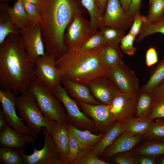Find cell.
Masks as SVG:
<instances>
[{"label":"cell","instance_id":"obj_1","mask_svg":"<svg viewBox=\"0 0 164 164\" xmlns=\"http://www.w3.org/2000/svg\"><path fill=\"white\" fill-rule=\"evenodd\" d=\"M39 1L36 5L46 53L57 59L67 50L63 40L67 26L76 14L86 11L78 0Z\"/></svg>","mask_w":164,"mask_h":164},{"label":"cell","instance_id":"obj_2","mask_svg":"<svg viewBox=\"0 0 164 164\" xmlns=\"http://www.w3.org/2000/svg\"><path fill=\"white\" fill-rule=\"evenodd\" d=\"M36 78L20 34H9L0 45L1 88L21 94L29 91Z\"/></svg>","mask_w":164,"mask_h":164},{"label":"cell","instance_id":"obj_3","mask_svg":"<svg viewBox=\"0 0 164 164\" xmlns=\"http://www.w3.org/2000/svg\"><path fill=\"white\" fill-rule=\"evenodd\" d=\"M103 46L89 50L78 47L68 49L56 59L61 79L87 85L98 77L107 76L109 69L102 60Z\"/></svg>","mask_w":164,"mask_h":164},{"label":"cell","instance_id":"obj_4","mask_svg":"<svg viewBox=\"0 0 164 164\" xmlns=\"http://www.w3.org/2000/svg\"><path fill=\"white\" fill-rule=\"evenodd\" d=\"M29 91L34 96L37 106L46 119L59 124L68 122L65 108L53 91L37 78L32 83Z\"/></svg>","mask_w":164,"mask_h":164},{"label":"cell","instance_id":"obj_5","mask_svg":"<svg viewBox=\"0 0 164 164\" xmlns=\"http://www.w3.org/2000/svg\"><path fill=\"white\" fill-rule=\"evenodd\" d=\"M16 106L20 118L33 133L38 135L43 127L50 131L49 120L44 116L34 96L29 91L16 98Z\"/></svg>","mask_w":164,"mask_h":164},{"label":"cell","instance_id":"obj_6","mask_svg":"<svg viewBox=\"0 0 164 164\" xmlns=\"http://www.w3.org/2000/svg\"><path fill=\"white\" fill-rule=\"evenodd\" d=\"M44 144L43 148L38 150L34 147L32 154H25L23 149L21 153L25 164H63L59 153L51 133L43 127Z\"/></svg>","mask_w":164,"mask_h":164},{"label":"cell","instance_id":"obj_7","mask_svg":"<svg viewBox=\"0 0 164 164\" xmlns=\"http://www.w3.org/2000/svg\"><path fill=\"white\" fill-rule=\"evenodd\" d=\"M53 92L66 110L68 121L80 128L91 130L96 128L93 120L82 112L78 104L70 96L66 89L60 84L56 86Z\"/></svg>","mask_w":164,"mask_h":164},{"label":"cell","instance_id":"obj_8","mask_svg":"<svg viewBox=\"0 0 164 164\" xmlns=\"http://www.w3.org/2000/svg\"><path fill=\"white\" fill-rule=\"evenodd\" d=\"M36 78L53 91L61 83V77L57 68L56 59L46 53L36 59L34 64Z\"/></svg>","mask_w":164,"mask_h":164},{"label":"cell","instance_id":"obj_9","mask_svg":"<svg viewBox=\"0 0 164 164\" xmlns=\"http://www.w3.org/2000/svg\"><path fill=\"white\" fill-rule=\"evenodd\" d=\"M107 76L119 91L132 94L138 93L140 91L135 73L122 60L117 66L109 69Z\"/></svg>","mask_w":164,"mask_h":164},{"label":"cell","instance_id":"obj_10","mask_svg":"<svg viewBox=\"0 0 164 164\" xmlns=\"http://www.w3.org/2000/svg\"><path fill=\"white\" fill-rule=\"evenodd\" d=\"M20 35L28 58L33 65L37 58L46 53L40 24H30L20 29Z\"/></svg>","mask_w":164,"mask_h":164},{"label":"cell","instance_id":"obj_11","mask_svg":"<svg viewBox=\"0 0 164 164\" xmlns=\"http://www.w3.org/2000/svg\"><path fill=\"white\" fill-rule=\"evenodd\" d=\"M83 14H76L66 29L63 40L67 50L74 47H80L85 40L93 33L90 21Z\"/></svg>","mask_w":164,"mask_h":164},{"label":"cell","instance_id":"obj_12","mask_svg":"<svg viewBox=\"0 0 164 164\" xmlns=\"http://www.w3.org/2000/svg\"><path fill=\"white\" fill-rule=\"evenodd\" d=\"M133 19L119 0H108L100 28L110 27L125 31L130 29Z\"/></svg>","mask_w":164,"mask_h":164},{"label":"cell","instance_id":"obj_13","mask_svg":"<svg viewBox=\"0 0 164 164\" xmlns=\"http://www.w3.org/2000/svg\"><path fill=\"white\" fill-rule=\"evenodd\" d=\"M10 90L1 88L0 89V101L8 123L15 131L33 136L36 138L38 135L33 133L24 124L16 112V98Z\"/></svg>","mask_w":164,"mask_h":164},{"label":"cell","instance_id":"obj_14","mask_svg":"<svg viewBox=\"0 0 164 164\" xmlns=\"http://www.w3.org/2000/svg\"><path fill=\"white\" fill-rule=\"evenodd\" d=\"M138 93L128 94L118 91L109 105L115 121H125L135 116Z\"/></svg>","mask_w":164,"mask_h":164},{"label":"cell","instance_id":"obj_15","mask_svg":"<svg viewBox=\"0 0 164 164\" xmlns=\"http://www.w3.org/2000/svg\"><path fill=\"white\" fill-rule=\"evenodd\" d=\"M77 102L85 113L93 120L96 128L100 130H105L115 121L109 105L92 104Z\"/></svg>","mask_w":164,"mask_h":164},{"label":"cell","instance_id":"obj_16","mask_svg":"<svg viewBox=\"0 0 164 164\" xmlns=\"http://www.w3.org/2000/svg\"><path fill=\"white\" fill-rule=\"evenodd\" d=\"M102 104L110 105L119 91L107 76L98 77L86 85Z\"/></svg>","mask_w":164,"mask_h":164},{"label":"cell","instance_id":"obj_17","mask_svg":"<svg viewBox=\"0 0 164 164\" xmlns=\"http://www.w3.org/2000/svg\"><path fill=\"white\" fill-rule=\"evenodd\" d=\"M49 120L50 125L49 132L52 136L63 164H66L69 152L67 123L59 124Z\"/></svg>","mask_w":164,"mask_h":164},{"label":"cell","instance_id":"obj_18","mask_svg":"<svg viewBox=\"0 0 164 164\" xmlns=\"http://www.w3.org/2000/svg\"><path fill=\"white\" fill-rule=\"evenodd\" d=\"M35 138L32 136L15 131L9 125L0 130L1 146L22 149L27 144L34 143Z\"/></svg>","mask_w":164,"mask_h":164},{"label":"cell","instance_id":"obj_19","mask_svg":"<svg viewBox=\"0 0 164 164\" xmlns=\"http://www.w3.org/2000/svg\"><path fill=\"white\" fill-rule=\"evenodd\" d=\"M61 83L77 102L92 104H101L94 97L86 85L63 78L61 79Z\"/></svg>","mask_w":164,"mask_h":164},{"label":"cell","instance_id":"obj_20","mask_svg":"<svg viewBox=\"0 0 164 164\" xmlns=\"http://www.w3.org/2000/svg\"><path fill=\"white\" fill-rule=\"evenodd\" d=\"M67 127L68 131L77 142L80 151L92 149L101 140L104 134L101 133L95 135L87 130H81L68 122Z\"/></svg>","mask_w":164,"mask_h":164},{"label":"cell","instance_id":"obj_21","mask_svg":"<svg viewBox=\"0 0 164 164\" xmlns=\"http://www.w3.org/2000/svg\"><path fill=\"white\" fill-rule=\"evenodd\" d=\"M139 135H132L125 131L109 146L107 152V156L111 157L131 150L139 142L141 138Z\"/></svg>","mask_w":164,"mask_h":164},{"label":"cell","instance_id":"obj_22","mask_svg":"<svg viewBox=\"0 0 164 164\" xmlns=\"http://www.w3.org/2000/svg\"><path fill=\"white\" fill-rule=\"evenodd\" d=\"M125 131V126L123 121L117 122L107 130L101 140L92 149L97 156H100L108 147L121 134Z\"/></svg>","mask_w":164,"mask_h":164},{"label":"cell","instance_id":"obj_23","mask_svg":"<svg viewBox=\"0 0 164 164\" xmlns=\"http://www.w3.org/2000/svg\"><path fill=\"white\" fill-rule=\"evenodd\" d=\"M6 11L12 22L18 29H22L30 24L22 0L17 1L12 8H6Z\"/></svg>","mask_w":164,"mask_h":164},{"label":"cell","instance_id":"obj_24","mask_svg":"<svg viewBox=\"0 0 164 164\" xmlns=\"http://www.w3.org/2000/svg\"><path fill=\"white\" fill-rule=\"evenodd\" d=\"M153 120L148 118L134 117L123 121L125 131L132 135H144L146 133Z\"/></svg>","mask_w":164,"mask_h":164},{"label":"cell","instance_id":"obj_25","mask_svg":"<svg viewBox=\"0 0 164 164\" xmlns=\"http://www.w3.org/2000/svg\"><path fill=\"white\" fill-rule=\"evenodd\" d=\"M80 2L89 13L91 30L94 33L99 30L103 14L99 8L96 0H81Z\"/></svg>","mask_w":164,"mask_h":164},{"label":"cell","instance_id":"obj_26","mask_svg":"<svg viewBox=\"0 0 164 164\" xmlns=\"http://www.w3.org/2000/svg\"><path fill=\"white\" fill-rule=\"evenodd\" d=\"M164 80V52L163 59L160 61L151 73L147 83L140 88V91L151 93Z\"/></svg>","mask_w":164,"mask_h":164},{"label":"cell","instance_id":"obj_27","mask_svg":"<svg viewBox=\"0 0 164 164\" xmlns=\"http://www.w3.org/2000/svg\"><path fill=\"white\" fill-rule=\"evenodd\" d=\"M102 56L104 63L109 69L117 66L123 57L118 46L106 44L103 46Z\"/></svg>","mask_w":164,"mask_h":164},{"label":"cell","instance_id":"obj_28","mask_svg":"<svg viewBox=\"0 0 164 164\" xmlns=\"http://www.w3.org/2000/svg\"><path fill=\"white\" fill-rule=\"evenodd\" d=\"M152 106L148 118L154 120L164 118V92L158 86L151 93Z\"/></svg>","mask_w":164,"mask_h":164},{"label":"cell","instance_id":"obj_29","mask_svg":"<svg viewBox=\"0 0 164 164\" xmlns=\"http://www.w3.org/2000/svg\"><path fill=\"white\" fill-rule=\"evenodd\" d=\"M159 33L164 34V16L151 22H144L135 40L138 42L150 35Z\"/></svg>","mask_w":164,"mask_h":164},{"label":"cell","instance_id":"obj_30","mask_svg":"<svg viewBox=\"0 0 164 164\" xmlns=\"http://www.w3.org/2000/svg\"><path fill=\"white\" fill-rule=\"evenodd\" d=\"M105 44L119 46L121 41L125 35V31L110 27H100Z\"/></svg>","mask_w":164,"mask_h":164},{"label":"cell","instance_id":"obj_31","mask_svg":"<svg viewBox=\"0 0 164 164\" xmlns=\"http://www.w3.org/2000/svg\"><path fill=\"white\" fill-rule=\"evenodd\" d=\"M137 102L136 117L148 118L151 112L152 106L151 93L139 91Z\"/></svg>","mask_w":164,"mask_h":164},{"label":"cell","instance_id":"obj_32","mask_svg":"<svg viewBox=\"0 0 164 164\" xmlns=\"http://www.w3.org/2000/svg\"><path fill=\"white\" fill-rule=\"evenodd\" d=\"M22 149L1 146L0 162L4 164H23V160L21 153Z\"/></svg>","mask_w":164,"mask_h":164},{"label":"cell","instance_id":"obj_33","mask_svg":"<svg viewBox=\"0 0 164 164\" xmlns=\"http://www.w3.org/2000/svg\"><path fill=\"white\" fill-rule=\"evenodd\" d=\"M3 10L0 16V45L9 34H20V30L13 24L8 16L6 8Z\"/></svg>","mask_w":164,"mask_h":164},{"label":"cell","instance_id":"obj_34","mask_svg":"<svg viewBox=\"0 0 164 164\" xmlns=\"http://www.w3.org/2000/svg\"><path fill=\"white\" fill-rule=\"evenodd\" d=\"M135 153L137 155L150 156L164 155V142L146 143L139 147Z\"/></svg>","mask_w":164,"mask_h":164},{"label":"cell","instance_id":"obj_35","mask_svg":"<svg viewBox=\"0 0 164 164\" xmlns=\"http://www.w3.org/2000/svg\"><path fill=\"white\" fill-rule=\"evenodd\" d=\"M146 21L151 22L164 16V0H149Z\"/></svg>","mask_w":164,"mask_h":164},{"label":"cell","instance_id":"obj_36","mask_svg":"<svg viewBox=\"0 0 164 164\" xmlns=\"http://www.w3.org/2000/svg\"><path fill=\"white\" fill-rule=\"evenodd\" d=\"M100 159L92 149L80 151L73 164H109Z\"/></svg>","mask_w":164,"mask_h":164},{"label":"cell","instance_id":"obj_37","mask_svg":"<svg viewBox=\"0 0 164 164\" xmlns=\"http://www.w3.org/2000/svg\"><path fill=\"white\" fill-rule=\"evenodd\" d=\"M144 135L152 139H163L164 138V118H157L155 122L153 121Z\"/></svg>","mask_w":164,"mask_h":164},{"label":"cell","instance_id":"obj_38","mask_svg":"<svg viewBox=\"0 0 164 164\" xmlns=\"http://www.w3.org/2000/svg\"><path fill=\"white\" fill-rule=\"evenodd\" d=\"M104 44L102 33L99 29L85 40L80 48L84 50H89L103 46Z\"/></svg>","mask_w":164,"mask_h":164},{"label":"cell","instance_id":"obj_39","mask_svg":"<svg viewBox=\"0 0 164 164\" xmlns=\"http://www.w3.org/2000/svg\"><path fill=\"white\" fill-rule=\"evenodd\" d=\"M22 5L28 15L30 24L36 26L41 22L37 6L26 0H22Z\"/></svg>","mask_w":164,"mask_h":164},{"label":"cell","instance_id":"obj_40","mask_svg":"<svg viewBox=\"0 0 164 164\" xmlns=\"http://www.w3.org/2000/svg\"><path fill=\"white\" fill-rule=\"evenodd\" d=\"M135 39V38L129 32L123 37L119 44V46L123 53L130 56L134 55L136 50L133 45Z\"/></svg>","mask_w":164,"mask_h":164},{"label":"cell","instance_id":"obj_41","mask_svg":"<svg viewBox=\"0 0 164 164\" xmlns=\"http://www.w3.org/2000/svg\"><path fill=\"white\" fill-rule=\"evenodd\" d=\"M68 134L69 140V152L66 164H73L80 152L79 148L76 140L69 131Z\"/></svg>","mask_w":164,"mask_h":164},{"label":"cell","instance_id":"obj_42","mask_svg":"<svg viewBox=\"0 0 164 164\" xmlns=\"http://www.w3.org/2000/svg\"><path fill=\"white\" fill-rule=\"evenodd\" d=\"M146 20V16L142 15L140 12L136 14L133 18V23L128 32L136 38L140 31L143 23Z\"/></svg>","mask_w":164,"mask_h":164},{"label":"cell","instance_id":"obj_43","mask_svg":"<svg viewBox=\"0 0 164 164\" xmlns=\"http://www.w3.org/2000/svg\"><path fill=\"white\" fill-rule=\"evenodd\" d=\"M145 58V63L148 67H150L158 62V55L155 48H149L146 52Z\"/></svg>","mask_w":164,"mask_h":164},{"label":"cell","instance_id":"obj_44","mask_svg":"<svg viewBox=\"0 0 164 164\" xmlns=\"http://www.w3.org/2000/svg\"><path fill=\"white\" fill-rule=\"evenodd\" d=\"M120 153L114 159V161L118 164H134L135 162L133 158L129 154Z\"/></svg>","mask_w":164,"mask_h":164},{"label":"cell","instance_id":"obj_45","mask_svg":"<svg viewBox=\"0 0 164 164\" xmlns=\"http://www.w3.org/2000/svg\"><path fill=\"white\" fill-rule=\"evenodd\" d=\"M142 0H131L128 12L129 15L133 19L137 13L140 12Z\"/></svg>","mask_w":164,"mask_h":164},{"label":"cell","instance_id":"obj_46","mask_svg":"<svg viewBox=\"0 0 164 164\" xmlns=\"http://www.w3.org/2000/svg\"><path fill=\"white\" fill-rule=\"evenodd\" d=\"M138 161L141 164H155L156 162L154 159L145 157H140L138 158Z\"/></svg>","mask_w":164,"mask_h":164},{"label":"cell","instance_id":"obj_47","mask_svg":"<svg viewBox=\"0 0 164 164\" xmlns=\"http://www.w3.org/2000/svg\"><path fill=\"white\" fill-rule=\"evenodd\" d=\"M2 110L0 109V130L9 125Z\"/></svg>","mask_w":164,"mask_h":164},{"label":"cell","instance_id":"obj_48","mask_svg":"<svg viewBox=\"0 0 164 164\" xmlns=\"http://www.w3.org/2000/svg\"><path fill=\"white\" fill-rule=\"evenodd\" d=\"M97 5L101 11L104 14L105 12L108 0H96Z\"/></svg>","mask_w":164,"mask_h":164},{"label":"cell","instance_id":"obj_49","mask_svg":"<svg viewBox=\"0 0 164 164\" xmlns=\"http://www.w3.org/2000/svg\"><path fill=\"white\" fill-rule=\"evenodd\" d=\"M123 8L128 12L131 3V0H119Z\"/></svg>","mask_w":164,"mask_h":164},{"label":"cell","instance_id":"obj_50","mask_svg":"<svg viewBox=\"0 0 164 164\" xmlns=\"http://www.w3.org/2000/svg\"><path fill=\"white\" fill-rule=\"evenodd\" d=\"M35 5H37L39 4V0H26Z\"/></svg>","mask_w":164,"mask_h":164},{"label":"cell","instance_id":"obj_51","mask_svg":"<svg viewBox=\"0 0 164 164\" xmlns=\"http://www.w3.org/2000/svg\"><path fill=\"white\" fill-rule=\"evenodd\" d=\"M160 89L164 92V80L158 86Z\"/></svg>","mask_w":164,"mask_h":164},{"label":"cell","instance_id":"obj_52","mask_svg":"<svg viewBox=\"0 0 164 164\" xmlns=\"http://www.w3.org/2000/svg\"><path fill=\"white\" fill-rule=\"evenodd\" d=\"M159 163L161 164H164V157H162L159 160Z\"/></svg>","mask_w":164,"mask_h":164},{"label":"cell","instance_id":"obj_53","mask_svg":"<svg viewBox=\"0 0 164 164\" xmlns=\"http://www.w3.org/2000/svg\"><path fill=\"white\" fill-rule=\"evenodd\" d=\"M163 141L164 142V138L163 139Z\"/></svg>","mask_w":164,"mask_h":164},{"label":"cell","instance_id":"obj_54","mask_svg":"<svg viewBox=\"0 0 164 164\" xmlns=\"http://www.w3.org/2000/svg\"><path fill=\"white\" fill-rule=\"evenodd\" d=\"M15 0L18 1V0Z\"/></svg>","mask_w":164,"mask_h":164}]
</instances>
